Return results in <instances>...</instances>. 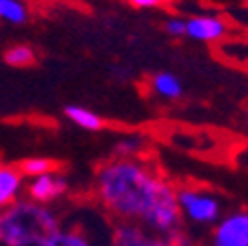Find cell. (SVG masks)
<instances>
[{"label":"cell","instance_id":"cell-1","mask_svg":"<svg viewBox=\"0 0 248 246\" xmlns=\"http://www.w3.org/2000/svg\"><path fill=\"white\" fill-rule=\"evenodd\" d=\"M95 195L116 221L138 223L158 236L183 227L175 187L138 158H114L101 166Z\"/></svg>","mask_w":248,"mask_h":246},{"label":"cell","instance_id":"cell-2","mask_svg":"<svg viewBox=\"0 0 248 246\" xmlns=\"http://www.w3.org/2000/svg\"><path fill=\"white\" fill-rule=\"evenodd\" d=\"M59 229L57 215L32 199H16L0 209V246H44Z\"/></svg>","mask_w":248,"mask_h":246},{"label":"cell","instance_id":"cell-3","mask_svg":"<svg viewBox=\"0 0 248 246\" xmlns=\"http://www.w3.org/2000/svg\"><path fill=\"white\" fill-rule=\"evenodd\" d=\"M175 195L181 221L209 227L221 219V201L213 193L201 187H179L175 189Z\"/></svg>","mask_w":248,"mask_h":246},{"label":"cell","instance_id":"cell-4","mask_svg":"<svg viewBox=\"0 0 248 246\" xmlns=\"http://www.w3.org/2000/svg\"><path fill=\"white\" fill-rule=\"evenodd\" d=\"M211 246H248V211H234L217 221Z\"/></svg>","mask_w":248,"mask_h":246},{"label":"cell","instance_id":"cell-5","mask_svg":"<svg viewBox=\"0 0 248 246\" xmlns=\"http://www.w3.org/2000/svg\"><path fill=\"white\" fill-rule=\"evenodd\" d=\"M69 189L67 179L57 173V171H49V173H42L32 177V181L28 183V195L32 201L47 205L57 201L59 197H63Z\"/></svg>","mask_w":248,"mask_h":246},{"label":"cell","instance_id":"cell-6","mask_svg":"<svg viewBox=\"0 0 248 246\" xmlns=\"http://www.w3.org/2000/svg\"><path fill=\"white\" fill-rule=\"evenodd\" d=\"M227 22L219 16H193L187 20L185 36L195 42H217L227 34Z\"/></svg>","mask_w":248,"mask_h":246},{"label":"cell","instance_id":"cell-7","mask_svg":"<svg viewBox=\"0 0 248 246\" xmlns=\"http://www.w3.org/2000/svg\"><path fill=\"white\" fill-rule=\"evenodd\" d=\"M152 238V232L138 223L116 221L107 246H146Z\"/></svg>","mask_w":248,"mask_h":246},{"label":"cell","instance_id":"cell-8","mask_svg":"<svg viewBox=\"0 0 248 246\" xmlns=\"http://www.w3.org/2000/svg\"><path fill=\"white\" fill-rule=\"evenodd\" d=\"M22 187H24L22 171L12 166H0V201H2L4 207L18 199Z\"/></svg>","mask_w":248,"mask_h":246},{"label":"cell","instance_id":"cell-9","mask_svg":"<svg viewBox=\"0 0 248 246\" xmlns=\"http://www.w3.org/2000/svg\"><path fill=\"white\" fill-rule=\"evenodd\" d=\"M65 116L83 130H101L103 128V118L99 114H95L93 110H89L85 107H79V105L65 107Z\"/></svg>","mask_w":248,"mask_h":246},{"label":"cell","instance_id":"cell-10","mask_svg":"<svg viewBox=\"0 0 248 246\" xmlns=\"http://www.w3.org/2000/svg\"><path fill=\"white\" fill-rule=\"evenodd\" d=\"M44 246H95V242L79 229H63L61 227L55 234H51L44 242Z\"/></svg>","mask_w":248,"mask_h":246},{"label":"cell","instance_id":"cell-11","mask_svg":"<svg viewBox=\"0 0 248 246\" xmlns=\"http://www.w3.org/2000/svg\"><path fill=\"white\" fill-rule=\"evenodd\" d=\"M154 93L162 99H179L183 93V85L173 73H158L152 79Z\"/></svg>","mask_w":248,"mask_h":246},{"label":"cell","instance_id":"cell-12","mask_svg":"<svg viewBox=\"0 0 248 246\" xmlns=\"http://www.w3.org/2000/svg\"><path fill=\"white\" fill-rule=\"evenodd\" d=\"M57 164L49 158H28L22 166H20V171L22 175H28V177H36V175H42V173H49V171H55Z\"/></svg>","mask_w":248,"mask_h":246},{"label":"cell","instance_id":"cell-13","mask_svg":"<svg viewBox=\"0 0 248 246\" xmlns=\"http://www.w3.org/2000/svg\"><path fill=\"white\" fill-rule=\"evenodd\" d=\"M0 18L12 24H22L26 22L28 14L20 0H0Z\"/></svg>","mask_w":248,"mask_h":246},{"label":"cell","instance_id":"cell-14","mask_svg":"<svg viewBox=\"0 0 248 246\" xmlns=\"http://www.w3.org/2000/svg\"><path fill=\"white\" fill-rule=\"evenodd\" d=\"M6 59V63L12 65V67H26V65H32L34 63V51L32 47H28V46H16V47H10L4 55Z\"/></svg>","mask_w":248,"mask_h":246},{"label":"cell","instance_id":"cell-15","mask_svg":"<svg viewBox=\"0 0 248 246\" xmlns=\"http://www.w3.org/2000/svg\"><path fill=\"white\" fill-rule=\"evenodd\" d=\"M144 148V140L140 136H128L114 146V158H138Z\"/></svg>","mask_w":248,"mask_h":246},{"label":"cell","instance_id":"cell-16","mask_svg":"<svg viewBox=\"0 0 248 246\" xmlns=\"http://www.w3.org/2000/svg\"><path fill=\"white\" fill-rule=\"evenodd\" d=\"M168 238H170L171 246H199V244H197V240H195L187 231H185L183 227H181V229H177L175 232H171Z\"/></svg>","mask_w":248,"mask_h":246},{"label":"cell","instance_id":"cell-17","mask_svg":"<svg viewBox=\"0 0 248 246\" xmlns=\"http://www.w3.org/2000/svg\"><path fill=\"white\" fill-rule=\"evenodd\" d=\"M185 30H187V20H183V18L173 16V18H170V20L166 22V32H168L170 36H175V38L185 36Z\"/></svg>","mask_w":248,"mask_h":246},{"label":"cell","instance_id":"cell-18","mask_svg":"<svg viewBox=\"0 0 248 246\" xmlns=\"http://www.w3.org/2000/svg\"><path fill=\"white\" fill-rule=\"evenodd\" d=\"M128 2L136 8H154V6H160V4H168L170 0H128Z\"/></svg>","mask_w":248,"mask_h":246},{"label":"cell","instance_id":"cell-19","mask_svg":"<svg viewBox=\"0 0 248 246\" xmlns=\"http://www.w3.org/2000/svg\"><path fill=\"white\" fill-rule=\"evenodd\" d=\"M146 246H171V242H170V238H168V236L152 234V238H150V242H148Z\"/></svg>","mask_w":248,"mask_h":246},{"label":"cell","instance_id":"cell-20","mask_svg":"<svg viewBox=\"0 0 248 246\" xmlns=\"http://www.w3.org/2000/svg\"><path fill=\"white\" fill-rule=\"evenodd\" d=\"M2 207H4V205H2V201H0V209H2Z\"/></svg>","mask_w":248,"mask_h":246}]
</instances>
